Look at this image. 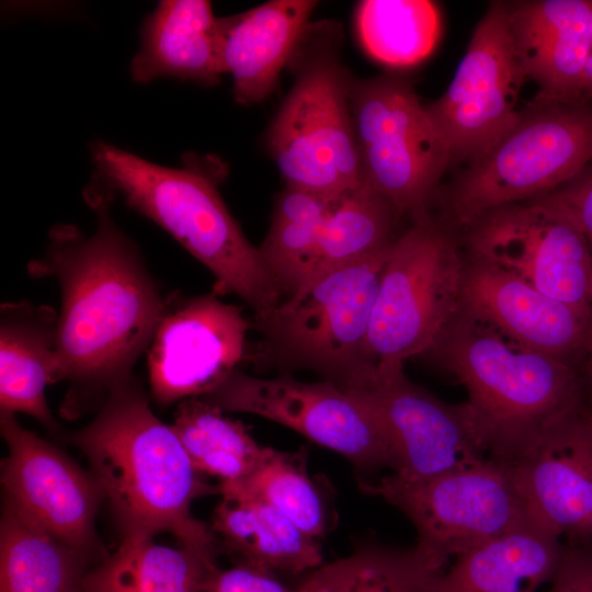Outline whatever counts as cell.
I'll use <instances>...</instances> for the list:
<instances>
[{
  "mask_svg": "<svg viewBox=\"0 0 592 592\" xmlns=\"http://www.w3.org/2000/svg\"><path fill=\"white\" fill-rule=\"evenodd\" d=\"M98 215L92 236L56 225L43 257L29 264L36 277H55L61 291L52 384L67 380L66 407L109 390L132 376L149 348L167 306L136 246L110 215L111 200L84 191Z\"/></svg>",
  "mask_w": 592,
  "mask_h": 592,
  "instance_id": "1",
  "label": "cell"
},
{
  "mask_svg": "<svg viewBox=\"0 0 592 592\" xmlns=\"http://www.w3.org/2000/svg\"><path fill=\"white\" fill-rule=\"evenodd\" d=\"M68 439L87 457L124 537L169 532L216 561L217 539L192 515L191 504L219 493L218 486L204 481L133 375L114 385L94 419Z\"/></svg>",
  "mask_w": 592,
  "mask_h": 592,
  "instance_id": "2",
  "label": "cell"
},
{
  "mask_svg": "<svg viewBox=\"0 0 592 592\" xmlns=\"http://www.w3.org/2000/svg\"><path fill=\"white\" fill-rule=\"evenodd\" d=\"M93 182L87 187L125 204L170 234L214 275L213 293L234 294L259 318L284 293L229 213L215 182L190 168H167L114 145L93 144Z\"/></svg>",
  "mask_w": 592,
  "mask_h": 592,
  "instance_id": "3",
  "label": "cell"
},
{
  "mask_svg": "<svg viewBox=\"0 0 592 592\" xmlns=\"http://www.w3.org/2000/svg\"><path fill=\"white\" fill-rule=\"evenodd\" d=\"M426 353L466 388L483 448L500 462L584 407L576 365L522 349L460 310Z\"/></svg>",
  "mask_w": 592,
  "mask_h": 592,
  "instance_id": "4",
  "label": "cell"
},
{
  "mask_svg": "<svg viewBox=\"0 0 592 592\" xmlns=\"http://www.w3.org/2000/svg\"><path fill=\"white\" fill-rule=\"evenodd\" d=\"M592 161V103L535 96L514 124L467 163L443 204L466 228L483 213L545 195Z\"/></svg>",
  "mask_w": 592,
  "mask_h": 592,
  "instance_id": "5",
  "label": "cell"
},
{
  "mask_svg": "<svg viewBox=\"0 0 592 592\" xmlns=\"http://www.w3.org/2000/svg\"><path fill=\"white\" fill-rule=\"evenodd\" d=\"M392 242L321 273L254 318L262 341L248 357L283 368L311 369L342 389L368 364L364 350Z\"/></svg>",
  "mask_w": 592,
  "mask_h": 592,
  "instance_id": "6",
  "label": "cell"
},
{
  "mask_svg": "<svg viewBox=\"0 0 592 592\" xmlns=\"http://www.w3.org/2000/svg\"><path fill=\"white\" fill-rule=\"evenodd\" d=\"M465 255L430 213L396 237L378 284L364 350L374 366L426 353L458 314Z\"/></svg>",
  "mask_w": 592,
  "mask_h": 592,
  "instance_id": "7",
  "label": "cell"
},
{
  "mask_svg": "<svg viewBox=\"0 0 592 592\" xmlns=\"http://www.w3.org/2000/svg\"><path fill=\"white\" fill-rule=\"evenodd\" d=\"M350 103L364 184L399 218L429 213L452 157L411 86L394 77L369 79L351 87Z\"/></svg>",
  "mask_w": 592,
  "mask_h": 592,
  "instance_id": "8",
  "label": "cell"
},
{
  "mask_svg": "<svg viewBox=\"0 0 592 592\" xmlns=\"http://www.w3.org/2000/svg\"><path fill=\"white\" fill-rule=\"evenodd\" d=\"M360 488L399 509L415 527V545L442 567L528 516L511 466L489 456L429 478L391 473Z\"/></svg>",
  "mask_w": 592,
  "mask_h": 592,
  "instance_id": "9",
  "label": "cell"
},
{
  "mask_svg": "<svg viewBox=\"0 0 592 592\" xmlns=\"http://www.w3.org/2000/svg\"><path fill=\"white\" fill-rule=\"evenodd\" d=\"M350 99L335 59L317 57L303 68L266 136L285 186L341 195L364 185Z\"/></svg>",
  "mask_w": 592,
  "mask_h": 592,
  "instance_id": "10",
  "label": "cell"
},
{
  "mask_svg": "<svg viewBox=\"0 0 592 592\" xmlns=\"http://www.w3.org/2000/svg\"><path fill=\"white\" fill-rule=\"evenodd\" d=\"M200 399L221 411L251 413L287 426L342 455L362 475L396 470L395 453L378 418L330 382L263 378L237 368Z\"/></svg>",
  "mask_w": 592,
  "mask_h": 592,
  "instance_id": "11",
  "label": "cell"
},
{
  "mask_svg": "<svg viewBox=\"0 0 592 592\" xmlns=\"http://www.w3.org/2000/svg\"><path fill=\"white\" fill-rule=\"evenodd\" d=\"M343 390L384 426L397 462L392 474L429 478L488 457L467 402L439 399L411 382L403 365H366Z\"/></svg>",
  "mask_w": 592,
  "mask_h": 592,
  "instance_id": "12",
  "label": "cell"
},
{
  "mask_svg": "<svg viewBox=\"0 0 592 592\" xmlns=\"http://www.w3.org/2000/svg\"><path fill=\"white\" fill-rule=\"evenodd\" d=\"M524 72L513 49L505 2H492L474 30L445 92L426 111L452 163H469L516 121Z\"/></svg>",
  "mask_w": 592,
  "mask_h": 592,
  "instance_id": "13",
  "label": "cell"
},
{
  "mask_svg": "<svg viewBox=\"0 0 592 592\" xmlns=\"http://www.w3.org/2000/svg\"><path fill=\"white\" fill-rule=\"evenodd\" d=\"M467 253L591 316L592 249L569 223L530 203L492 208L466 227Z\"/></svg>",
  "mask_w": 592,
  "mask_h": 592,
  "instance_id": "14",
  "label": "cell"
},
{
  "mask_svg": "<svg viewBox=\"0 0 592 592\" xmlns=\"http://www.w3.org/2000/svg\"><path fill=\"white\" fill-rule=\"evenodd\" d=\"M0 430L9 448L1 469L5 500L94 566L104 561L95 532L104 494L92 474L21 426L14 413L0 411Z\"/></svg>",
  "mask_w": 592,
  "mask_h": 592,
  "instance_id": "15",
  "label": "cell"
},
{
  "mask_svg": "<svg viewBox=\"0 0 592 592\" xmlns=\"http://www.w3.org/2000/svg\"><path fill=\"white\" fill-rule=\"evenodd\" d=\"M251 326L239 306L214 293L168 297L148 348L152 398L166 406L216 389L247 356Z\"/></svg>",
  "mask_w": 592,
  "mask_h": 592,
  "instance_id": "16",
  "label": "cell"
},
{
  "mask_svg": "<svg viewBox=\"0 0 592 592\" xmlns=\"http://www.w3.org/2000/svg\"><path fill=\"white\" fill-rule=\"evenodd\" d=\"M459 310L522 349L579 368L591 316L468 253Z\"/></svg>",
  "mask_w": 592,
  "mask_h": 592,
  "instance_id": "17",
  "label": "cell"
},
{
  "mask_svg": "<svg viewBox=\"0 0 592 592\" xmlns=\"http://www.w3.org/2000/svg\"><path fill=\"white\" fill-rule=\"evenodd\" d=\"M580 411L509 464L530 517L568 545H592V436Z\"/></svg>",
  "mask_w": 592,
  "mask_h": 592,
  "instance_id": "18",
  "label": "cell"
},
{
  "mask_svg": "<svg viewBox=\"0 0 592 592\" xmlns=\"http://www.w3.org/2000/svg\"><path fill=\"white\" fill-rule=\"evenodd\" d=\"M510 36L526 79L538 87L536 96L581 99L592 41V0L505 2Z\"/></svg>",
  "mask_w": 592,
  "mask_h": 592,
  "instance_id": "19",
  "label": "cell"
},
{
  "mask_svg": "<svg viewBox=\"0 0 592 592\" xmlns=\"http://www.w3.org/2000/svg\"><path fill=\"white\" fill-rule=\"evenodd\" d=\"M317 3L312 0H272L218 19L221 70L232 78L237 103H259L273 92Z\"/></svg>",
  "mask_w": 592,
  "mask_h": 592,
  "instance_id": "20",
  "label": "cell"
},
{
  "mask_svg": "<svg viewBox=\"0 0 592 592\" xmlns=\"http://www.w3.org/2000/svg\"><path fill=\"white\" fill-rule=\"evenodd\" d=\"M140 39V48L129 67L137 83L169 77L213 86L224 75L218 19L209 1H160L146 16Z\"/></svg>",
  "mask_w": 592,
  "mask_h": 592,
  "instance_id": "21",
  "label": "cell"
},
{
  "mask_svg": "<svg viewBox=\"0 0 592 592\" xmlns=\"http://www.w3.org/2000/svg\"><path fill=\"white\" fill-rule=\"evenodd\" d=\"M218 489L221 500L214 509L210 528L242 565L271 574H297L320 567L317 539L272 504L231 482H220Z\"/></svg>",
  "mask_w": 592,
  "mask_h": 592,
  "instance_id": "22",
  "label": "cell"
},
{
  "mask_svg": "<svg viewBox=\"0 0 592 592\" xmlns=\"http://www.w3.org/2000/svg\"><path fill=\"white\" fill-rule=\"evenodd\" d=\"M562 540L530 515L502 535L456 557L439 592H535L549 583Z\"/></svg>",
  "mask_w": 592,
  "mask_h": 592,
  "instance_id": "23",
  "label": "cell"
},
{
  "mask_svg": "<svg viewBox=\"0 0 592 592\" xmlns=\"http://www.w3.org/2000/svg\"><path fill=\"white\" fill-rule=\"evenodd\" d=\"M58 315L45 305L4 303L0 307V411L32 415L58 430L45 398L52 384Z\"/></svg>",
  "mask_w": 592,
  "mask_h": 592,
  "instance_id": "24",
  "label": "cell"
},
{
  "mask_svg": "<svg viewBox=\"0 0 592 592\" xmlns=\"http://www.w3.org/2000/svg\"><path fill=\"white\" fill-rule=\"evenodd\" d=\"M95 567L11 502L4 501L0 525V592H84Z\"/></svg>",
  "mask_w": 592,
  "mask_h": 592,
  "instance_id": "25",
  "label": "cell"
},
{
  "mask_svg": "<svg viewBox=\"0 0 592 592\" xmlns=\"http://www.w3.org/2000/svg\"><path fill=\"white\" fill-rule=\"evenodd\" d=\"M216 561L185 546L125 536L117 550L93 567L84 592H206Z\"/></svg>",
  "mask_w": 592,
  "mask_h": 592,
  "instance_id": "26",
  "label": "cell"
},
{
  "mask_svg": "<svg viewBox=\"0 0 592 592\" xmlns=\"http://www.w3.org/2000/svg\"><path fill=\"white\" fill-rule=\"evenodd\" d=\"M444 567L417 545H358L348 557L315 569L297 592H439Z\"/></svg>",
  "mask_w": 592,
  "mask_h": 592,
  "instance_id": "27",
  "label": "cell"
},
{
  "mask_svg": "<svg viewBox=\"0 0 592 592\" xmlns=\"http://www.w3.org/2000/svg\"><path fill=\"white\" fill-rule=\"evenodd\" d=\"M346 194L285 186L278 195L259 250L284 295L294 294L311 280L320 225Z\"/></svg>",
  "mask_w": 592,
  "mask_h": 592,
  "instance_id": "28",
  "label": "cell"
},
{
  "mask_svg": "<svg viewBox=\"0 0 592 592\" xmlns=\"http://www.w3.org/2000/svg\"><path fill=\"white\" fill-rule=\"evenodd\" d=\"M171 428L194 468L220 482L244 479L271 449L258 444L240 421L225 417L219 408L200 398L179 403Z\"/></svg>",
  "mask_w": 592,
  "mask_h": 592,
  "instance_id": "29",
  "label": "cell"
},
{
  "mask_svg": "<svg viewBox=\"0 0 592 592\" xmlns=\"http://www.w3.org/2000/svg\"><path fill=\"white\" fill-rule=\"evenodd\" d=\"M355 25L368 56L388 67L406 68L431 55L441 16L428 0H363L356 7Z\"/></svg>",
  "mask_w": 592,
  "mask_h": 592,
  "instance_id": "30",
  "label": "cell"
},
{
  "mask_svg": "<svg viewBox=\"0 0 592 592\" xmlns=\"http://www.w3.org/2000/svg\"><path fill=\"white\" fill-rule=\"evenodd\" d=\"M399 219L391 203L365 184L343 196L320 225L311 280L391 243Z\"/></svg>",
  "mask_w": 592,
  "mask_h": 592,
  "instance_id": "31",
  "label": "cell"
},
{
  "mask_svg": "<svg viewBox=\"0 0 592 592\" xmlns=\"http://www.w3.org/2000/svg\"><path fill=\"white\" fill-rule=\"evenodd\" d=\"M305 455L271 447L248 477L230 482L269 502L305 534L318 539L329 527L330 508L322 488L307 471Z\"/></svg>",
  "mask_w": 592,
  "mask_h": 592,
  "instance_id": "32",
  "label": "cell"
},
{
  "mask_svg": "<svg viewBox=\"0 0 592 592\" xmlns=\"http://www.w3.org/2000/svg\"><path fill=\"white\" fill-rule=\"evenodd\" d=\"M524 203L540 206L569 223L592 249V161L563 185Z\"/></svg>",
  "mask_w": 592,
  "mask_h": 592,
  "instance_id": "33",
  "label": "cell"
},
{
  "mask_svg": "<svg viewBox=\"0 0 592 592\" xmlns=\"http://www.w3.org/2000/svg\"><path fill=\"white\" fill-rule=\"evenodd\" d=\"M547 592H592V545L563 544Z\"/></svg>",
  "mask_w": 592,
  "mask_h": 592,
  "instance_id": "34",
  "label": "cell"
},
{
  "mask_svg": "<svg viewBox=\"0 0 592 592\" xmlns=\"http://www.w3.org/2000/svg\"><path fill=\"white\" fill-rule=\"evenodd\" d=\"M206 592H297L271 573L239 563L230 569H218L209 579Z\"/></svg>",
  "mask_w": 592,
  "mask_h": 592,
  "instance_id": "35",
  "label": "cell"
},
{
  "mask_svg": "<svg viewBox=\"0 0 592 592\" xmlns=\"http://www.w3.org/2000/svg\"><path fill=\"white\" fill-rule=\"evenodd\" d=\"M584 392V406L592 405V310L584 352L579 364Z\"/></svg>",
  "mask_w": 592,
  "mask_h": 592,
  "instance_id": "36",
  "label": "cell"
},
{
  "mask_svg": "<svg viewBox=\"0 0 592 592\" xmlns=\"http://www.w3.org/2000/svg\"><path fill=\"white\" fill-rule=\"evenodd\" d=\"M581 99L592 103V41L584 70Z\"/></svg>",
  "mask_w": 592,
  "mask_h": 592,
  "instance_id": "37",
  "label": "cell"
},
{
  "mask_svg": "<svg viewBox=\"0 0 592 592\" xmlns=\"http://www.w3.org/2000/svg\"><path fill=\"white\" fill-rule=\"evenodd\" d=\"M580 415L592 436V405L584 406L580 411Z\"/></svg>",
  "mask_w": 592,
  "mask_h": 592,
  "instance_id": "38",
  "label": "cell"
}]
</instances>
